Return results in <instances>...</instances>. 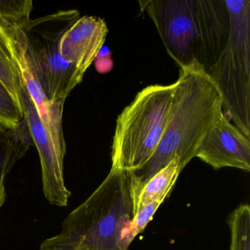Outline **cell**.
<instances>
[{
	"label": "cell",
	"mask_w": 250,
	"mask_h": 250,
	"mask_svg": "<svg viewBox=\"0 0 250 250\" xmlns=\"http://www.w3.org/2000/svg\"><path fill=\"white\" fill-rule=\"evenodd\" d=\"M163 202L164 200H158L150 203L143 207L134 216L131 222V232H130L131 241L138 234L143 232L148 222L153 219L155 213Z\"/></svg>",
	"instance_id": "obj_17"
},
{
	"label": "cell",
	"mask_w": 250,
	"mask_h": 250,
	"mask_svg": "<svg viewBox=\"0 0 250 250\" xmlns=\"http://www.w3.org/2000/svg\"><path fill=\"white\" fill-rule=\"evenodd\" d=\"M225 2L229 39L207 73L222 95L224 115L250 139V1Z\"/></svg>",
	"instance_id": "obj_5"
},
{
	"label": "cell",
	"mask_w": 250,
	"mask_h": 250,
	"mask_svg": "<svg viewBox=\"0 0 250 250\" xmlns=\"http://www.w3.org/2000/svg\"><path fill=\"white\" fill-rule=\"evenodd\" d=\"M195 157L213 169L233 167L250 171V139L225 115L202 139Z\"/></svg>",
	"instance_id": "obj_9"
},
{
	"label": "cell",
	"mask_w": 250,
	"mask_h": 250,
	"mask_svg": "<svg viewBox=\"0 0 250 250\" xmlns=\"http://www.w3.org/2000/svg\"><path fill=\"white\" fill-rule=\"evenodd\" d=\"M173 89L174 83L147 86L118 115L111 169L134 172L151 159L166 128Z\"/></svg>",
	"instance_id": "obj_4"
},
{
	"label": "cell",
	"mask_w": 250,
	"mask_h": 250,
	"mask_svg": "<svg viewBox=\"0 0 250 250\" xmlns=\"http://www.w3.org/2000/svg\"><path fill=\"white\" fill-rule=\"evenodd\" d=\"M24 119L21 104L0 80V125L14 128Z\"/></svg>",
	"instance_id": "obj_15"
},
{
	"label": "cell",
	"mask_w": 250,
	"mask_h": 250,
	"mask_svg": "<svg viewBox=\"0 0 250 250\" xmlns=\"http://www.w3.org/2000/svg\"><path fill=\"white\" fill-rule=\"evenodd\" d=\"M181 172L179 162L175 159L152 177L134 200V216L147 205L165 200L172 191Z\"/></svg>",
	"instance_id": "obj_12"
},
{
	"label": "cell",
	"mask_w": 250,
	"mask_h": 250,
	"mask_svg": "<svg viewBox=\"0 0 250 250\" xmlns=\"http://www.w3.org/2000/svg\"><path fill=\"white\" fill-rule=\"evenodd\" d=\"M157 29L169 56L180 68L192 62L206 72L229 39L225 0H150L139 2Z\"/></svg>",
	"instance_id": "obj_2"
},
{
	"label": "cell",
	"mask_w": 250,
	"mask_h": 250,
	"mask_svg": "<svg viewBox=\"0 0 250 250\" xmlns=\"http://www.w3.org/2000/svg\"><path fill=\"white\" fill-rule=\"evenodd\" d=\"M0 36L17 64L21 81L34 101L39 116L50 130L57 144L64 148L65 142L62 124L63 109L52 106L45 96L29 55L27 41L22 29L18 24L0 20Z\"/></svg>",
	"instance_id": "obj_8"
},
{
	"label": "cell",
	"mask_w": 250,
	"mask_h": 250,
	"mask_svg": "<svg viewBox=\"0 0 250 250\" xmlns=\"http://www.w3.org/2000/svg\"><path fill=\"white\" fill-rule=\"evenodd\" d=\"M33 9L31 0H0V20L20 24L30 20Z\"/></svg>",
	"instance_id": "obj_16"
},
{
	"label": "cell",
	"mask_w": 250,
	"mask_h": 250,
	"mask_svg": "<svg viewBox=\"0 0 250 250\" xmlns=\"http://www.w3.org/2000/svg\"><path fill=\"white\" fill-rule=\"evenodd\" d=\"M20 103L40 156L43 194L50 204L65 207L71 195L64 181L63 159L66 150L57 144L50 130L39 116L36 104L23 83L20 89Z\"/></svg>",
	"instance_id": "obj_7"
},
{
	"label": "cell",
	"mask_w": 250,
	"mask_h": 250,
	"mask_svg": "<svg viewBox=\"0 0 250 250\" xmlns=\"http://www.w3.org/2000/svg\"><path fill=\"white\" fill-rule=\"evenodd\" d=\"M223 114L222 95L206 70L196 62L180 68L160 144L146 165L130 172L134 202L145 184L174 159H178L182 171L195 158L202 139Z\"/></svg>",
	"instance_id": "obj_1"
},
{
	"label": "cell",
	"mask_w": 250,
	"mask_h": 250,
	"mask_svg": "<svg viewBox=\"0 0 250 250\" xmlns=\"http://www.w3.org/2000/svg\"><path fill=\"white\" fill-rule=\"evenodd\" d=\"M33 146V137L24 118L14 128L0 125V208L6 200L5 177Z\"/></svg>",
	"instance_id": "obj_11"
},
{
	"label": "cell",
	"mask_w": 250,
	"mask_h": 250,
	"mask_svg": "<svg viewBox=\"0 0 250 250\" xmlns=\"http://www.w3.org/2000/svg\"><path fill=\"white\" fill-rule=\"evenodd\" d=\"M80 18V11L68 10L18 24L25 35L29 55L45 96L52 106L62 109L84 77L74 64L61 58L59 50L61 38Z\"/></svg>",
	"instance_id": "obj_6"
},
{
	"label": "cell",
	"mask_w": 250,
	"mask_h": 250,
	"mask_svg": "<svg viewBox=\"0 0 250 250\" xmlns=\"http://www.w3.org/2000/svg\"><path fill=\"white\" fill-rule=\"evenodd\" d=\"M134 200L129 171L111 169L104 181L41 250H129Z\"/></svg>",
	"instance_id": "obj_3"
},
{
	"label": "cell",
	"mask_w": 250,
	"mask_h": 250,
	"mask_svg": "<svg viewBox=\"0 0 250 250\" xmlns=\"http://www.w3.org/2000/svg\"><path fill=\"white\" fill-rule=\"evenodd\" d=\"M230 231L229 250H250V207L241 204L228 219Z\"/></svg>",
	"instance_id": "obj_13"
},
{
	"label": "cell",
	"mask_w": 250,
	"mask_h": 250,
	"mask_svg": "<svg viewBox=\"0 0 250 250\" xmlns=\"http://www.w3.org/2000/svg\"><path fill=\"white\" fill-rule=\"evenodd\" d=\"M104 53L102 54L100 51L95 60L96 69L100 73L109 72L113 67V61L111 58V53L108 49H104Z\"/></svg>",
	"instance_id": "obj_18"
},
{
	"label": "cell",
	"mask_w": 250,
	"mask_h": 250,
	"mask_svg": "<svg viewBox=\"0 0 250 250\" xmlns=\"http://www.w3.org/2000/svg\"><path fill=\"white\" fill-rule=\"evenodd\" d=\"M107 33V26L102 19L80 17L61 38V58L74 64L84 75L103 47Z\"/></svg>",
	"instance_id": "obj_10"
},
{
	"label": "cell",
	"mask_w": 250,
	"mask_h": 250,
	"mask_svg": "<svg viewBox=\"0 0 250 250\" xmlns=\"http://www.w3.org/2000/svg\"><path fill=\"white\" fill-rule=\"evenodd\" d=\"M0 80L10 93L20 103V89L22 82L17 64L13 60L3 39L0 36Z\"/></svg>",
	"instance_id": "obj_14"
}]
</instances>
